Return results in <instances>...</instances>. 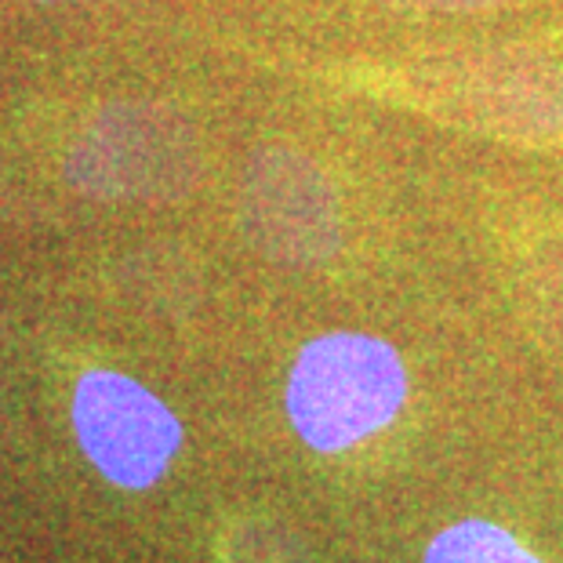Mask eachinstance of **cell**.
<instances>
[{
	"label": "cell",
	"mask_w": 563,
	"mask_h": 563,
	"mask_svg": "<svg viewBox=\"0 0 563 563\" xmlns=\"http://www.w3.org/2000/svg\"><path fill=\"white\" fill-rule=\"evenodd\" d=\"M407 367L397 345L364 331H331L298 350L287 375V418L306 448L342 454L397 422Z\"/></svg>",
	"instance_id": "6da1fadb"
},
{
	"label": "cell",
	"mask_w": 563,
	"mask_h": 563,
	"mask_svg": "<svg viewBox=\"0 0 563 563\" xmlns=\"http://www.w3.org/2000/svg\"><path fill=\"white\" fill-rule=\"evenodd\" d=\"M200 135L175 106L113 102L91 117L66 157L80 194L99 200L167 203L200 178Z\"/></svg>",
	"instance_id": "7a4b0ae2"
},
{
	"label": "cell",
	"mask_w": 563,
	"mask_h": 563,
	"mask_svg": "<svg viewBox=\"0 0 563 563\" xmlns=\"http://www.w3.org/2000/svg\"><path fill=\"white\" fill-rule=\"evenodd\" d=\"M241 222L262 255L298 269L323 266L342 247V214L331 178L287 146L262 150L241 175Z\"/></svg>",
	"instance_id": "3957f363"
},
{
	"label": "cell",
	"mask_w": 563,
	"mask_h": 563,
	"mask_svg": "<svg viewBox=\"0 0 563 563\" xmlns=\"http://www.w3.org/2000/svg\"><path fill=\"white\" fill-rule=\"evenodd\" d=\"M80 451L113 487L146 490L183 448V422L157 393L121 371H88L74 389Z\"/></svg>",
	"instance_id": "277c9868"
},
{
	"label": "cell",
	"mask_w": 563,
	"mask_h": 563,
	"mask_svg": "<svg viewBox=\"0 0 563 563\" xmlns=\"http://www.w3.org/2000/svg\"><path fill=\"white\" fill-rule=\"evenodd\" d=\"M426 91L459 121L509 139H542L563 128V80L542 58L484 52L443 63Z\"/></svg>",
	"instance_id": "5b68a950"
},
{
	"label": "cell",
	"mask_w": 563,
	"mask_h": 563,
	"mask_svg": "<svg viewBox=\"0 0 563 563\" xmlns=\"http://www.w3.org/2000/svg\"><path fill=\"white\" fill-rule=\"evenodd\" d=\"M422 563H545L506 527L490 520H459L429 542Z\"/></svg>",
	"instance_id": "8992f818"
},
{
	"label": "cell",
	"mask_w": 563,
	"mask_h": 563,
	"mask_svg": "<svg viewBox=\"0 0 563 563\" xmlns=\"http://www.w3.org/2000/svg\"><path fill=\"white\" fill-rule=\"evenodd\" d=\"M534 284H538V291H542V302L549 309V317L563 328V247L542 251V255H538Z\"/></svg>",
	"instance_id": "52a82bcc"
},
{
	"label": "cell",
	"mask_w": 563,
	"mask_h": 563,
	"mask_svg": "<svg viewBox=\"0 0 563 563\" xmlns=\"http://www.w3.org/2000/svg\"><path fill=\"white\" fill-rule=\"evenodd\" d=\"M397 8H429V11H473V8H490L501 0H386Z\"/></svg>",
	"instance_id": "ba28073f"
}]
</instances>
